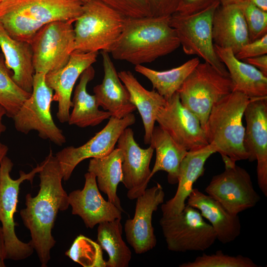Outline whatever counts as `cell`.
<instances>
[{
	"mask_svg": "<svg viewBox=\"0 0 267 267\" xmlns=\"http://www.w3.org/2000/svg\"><path fill=\"white\" fill-rule=\"evenodd\" d=\"M179 267H258L250 258L240 255L233 256L225 254L222 250L215 254H203L193 261L180 264Z\"/></svg>",
	"mask_w": 267,
	"mask_h": 267,
	"instance_id": "836d02e7",
	"label": "cell"
},
{
	"mask_svg": "<svg viewBox=\"0 0 267 267\" xmlns=\"http://www.w3.org/2000/svg\"><path fill=\"white\" fill-rule=\"evenodd\" d=\"M200 63L198 57L193 58L182 65L165 71H157L142 65L135 66L136 72L147 78L153 88L166 100L177 92L185 80Z\"/></svg>",
	"mask_w": 267,
	"mask_h": 267,
	"instance_id": "4dcf8cb0",
	"label": "cell"
},
{
	"mask_svg": "<svg viewBox=\"0 0 267 267\" xmlns=\"http://www.w3.org/2000/svg\"><path fill=\"white\" fill-rule=\"evenodd\" d=\"M250 99L233 91L214 104L209 115L204 130L206 138L221 155L225 167L248 159L243 145L245 129L242 119Z\"/></svg>",
	"mask_w": 267,
	"mask_h": 267,
	"instance_id": "277c9868",
	"label": "cell"
},
{
	"mask_svg": "<svg viewBox=\"0 0 267 267\" xmlns=\"http://www.w3.org/2000/svg\"><path fill=\"white\" fill-rule=\"evenodd\" d=\"M41 164L38 193L35 197L30 193L26 195V207L20 210V215L30 231V241L41 266L45 267L50 259V250L56 242L51 230L57 215L59 211L66 210L69 203L68 195L62 185V173L51 150Z\"/></svg>",
	"mask_w": 267,
	"mask_h": 267,
	"instance_id": "6da1fadb",
	"label": "cell"
},
{
	"mask_svg": "<svg viewBox=\"0 0 267 267\" xmlns=\"http://www.w3.org/2000/svg\"><path fill=\"white\" fill-rule=\"evenodd\" d=\"M214 45L231 49L235 54L249 42V34L243 13L236 3L217 7L212 19Z\"/></svg>",
	"mask_w": 267,
	"mask_h": 267,
	"instance_id": "7402d4cb",
	"label": "cell"
},
{
	"mask_svg": "<svg viewBox=\"0 0 267 267\" xmlns=\"http://www.w3.org/2000/svg\"><path fill=\"white\" fill-rule=\"evenodd\" d=\"M169 16L127 18L123 31L110 52L112 57L135 66L150 63L179 47Z\"/></svg>",
	"mask_w": 267,
	"mask_h": 267,
	"instance_id": "7a4b0ae2",
	"label": "cell"
},
{
	"mask_svg": "<svg viewBox=\"0 0 267 267\" xmlns=\"http://www.w3.org/2000/svg\"><path fill=\"white\" fill-rule=\"evenodd\" d=\"M135 122L133 113L121 119L111 116L106 125L86 143L77 147L69 146L57 152L55 156L59 164L63 179L68 180L76 166L83 160L110 154L122 132Z\"/></svg>",
	"mask_w": 267,
	"mask_h": 267,
	"instance_id": "4fadbf2b",
	"label": "cell"
},
{
	"mask_svg": "<svg viewBox=\"0 0 267 267\" xmlns=\"http://www.w3.org/2000/svg\"><path fill=\"white\" fill-rule=\"evenodd\" d=\"M45 75L35 73L31 95L12 119L18 132L26 134L35 131L41 138L61 146L66 142V137L52 117L50 106L53 90L46 85Z\"/></svg>",
	"mask_w": 267,
	"mask_h": 267,
	"instance_id": "9c48e42d",
	"label": "cell"
},
{
	"mask_svg": "<svg viewBox=\"0 0 267 267\" xmlns=\"http://www.w3.org/2000/svg\"><path fill=\"white\" fill-rule=\"evenodd\" d=\"M246 122L243 140L249 161H257L259 187L267 196V96L251 98L244 111Z\"/></svg>",
	"mask_w": 267,
	"mask_h": 267,
	"instance_id": "9a60e30c",
	"label": "cell"
},
{
	"mask_svg": "<svg viewBox=\"0 0 267 267\" xmlns=\"http://www.w3.org/2000/svg\"><path fill=\"white\" fill-rule=\"evenodd\" d=\"M267 54V34L262 38L250 42L235 54V57L239 60L257 57Z\"/></svg>",
	"mask_w": 267,
	"mask_h": 267,
	"instance_id": "8d00e7d4",
	"label": "cell"
},
{
	"mask_svg": "<svg viewBox=\"0 0 267 267\" xmlns=\"http://www.w3.org/2000/svg\"><path fill=\"white\" fill-rule=\"evenodd\" d=\"M6 115V112L4 108L0 104V136L6 129V126L2 123V118Z\"/></svg>",
	"mask_w": 267,
	"mask_h": 267,
	"instance_id": "7bdbcfd3",
	"label": "cell"
},
{
	"mask_svg": "<svg viewBox=\"0 0 267 267\" xmlns=\"http://www.w3.org/2000/svg\"><path fill=\"white\" fill-rule=\"evenodd\" d=\"M98 54V52L74 51L63 67L45 74L46 85L54 91L52 100L58 102L56 117L60 123L68 122L75 83L82 73L96 61Z\"/></svg>",
	"mask_w": 267,
	"mask_h": 267,
	"instance_id": "ac0fdd59",
	"label": "cell"
},
{
	"mask_svg": "<svg viewBox=\"0 0 267 267\" xmlns=\"http://www.w3.org/2000/svg\"><path fill=\"white\" fill-rule=\"evenodd\" d=\"M186 204L197 209L210 222L220 242L230 243L240 234L241 224L238 215L230 213L218 201L198 188H193Z\"/></svg>",
	"mask_w": 267,
	"mask_h": 267,
	"instance_id": "44dd1931",
	"label": "cell"
},
{
	"mask_svg": "<svg viewBox=\"0 0 267 267\" xmlns=\"http://www.w3.org/2000/svg\"><path fill=\"white\" fill-rule=\"evenodd\" d=\"M152 16H169L177 11L180 0H148Z\"/></svg>",
	"mask_w": 267,
	"mask_h": 267,
	"instance_id": "74e56055",
	"label": "cell"
},
{
	"mask_svg": "<svg viewBox=\"0 0 267 267\" xmlns=\"http://www.w3.org/2000/svg\"><path fill=\"white\" fill-rule=\"evenodd\" d=\"M220 4L222 5L235 3L237 1L241 0H218Z\"/></svg>",
	"mask_w": 267,
	"mask_h": 267,
	"instance_id": "f6af8a7d",
	"label": "cell"
},
{
	"mask_svg": "<svg viewBox=\"0 0 267 267\" xmlns=\"http://www.w3.org/2000/svg\"><path fill=\"white\" fill-rule=\"evenodd\" d=\"M241 61L254 66L267 76V54L248 58Z\"/></svg>",
	"mask_w": 267,
	"mask_h": 267,
	"instance_id": "ab89813d",
	"label": "cell"
},
{
	"mask_svg": "<svg viewBox=\"0 0 267 267\" xmlns=\"http://www.w3.org/2000/svg\"><path fill=\"white\" fill-rule=\"evenodd\" d=\"M217 0H180L176 12L184 15L195 14L206 9Z\"/></svg>",
	"mask_w": 267,
	"mask_h": 267,
	"instance_id": "f35d334b",
	"label": "cell"
},
{
	"mask_svg": "<svg viewBox=\"0 0 267 267\" xmlns=\"http://www.w3.org/2000/svg\"><path fill=\"white\" fill-rule=\"evenodd\" d=\"M95 75L92 66L87 68L81 75L76 86L72 101V111L70 113L68 123L80 128L96 126L111 115L105 110H100L94 95H90L87 90L88 83Z\"/></svg>",
	"mask_w": 267,
	"mask_h": 267,
	"instance_id": "4316f807",
	"label": "cell"
},
{
	"mask_svg": "<svg viewBox=\"0 0 267 267\" xmlns=\"http://www.w3.org/2000/svg\"><path fill=\"white\" fill-rule=\"evenodd\" d=\"M13 163L6 156L0 164V222L4 239L5 259L20 261L30 257L35 250L31 241L19 240L16 235L14 216L16 212L20 184L25 180L32 183L33 179L42 169L40 164L28 173L21 170L20 177L13 179L10 176Z\"/></svg>",
	"mask_w": 267,
	"mask_h": 267,
	"instance_id": "52a82bcc",
	"label": "cell"
},
{
	"mask_svg": "<svg viewBox=\"0 0 267 267\" xmlns=\"http://www.w3.org/2000/svg\"><path fill=\"white\" fill-rule=\"evenodd\" d=\"M219 4L217 0L204 10L191 15L175 12L170 17V24L186 54L197 55L222 74L229 76L215 51L212 38L213 17Z\"/></svg>",
	"mask_w": 267,
	"mask_h": 267,
	"instance_id": "ba28073f",
	"label": "cell"
},
{
	"mask_svg": "<svg viewBox=\"0 0 267 267\" xmlns=\"http://www.w3.org/2000/svg\"><path fill=\"white\" fill-rule=\"evenodd\" d=\"M117 143V148L123 154L122 182L128 189V198L135 199L144 193L151 178L149 166L154 149L150 145L146 149L140 147L134 139L133 130L128 127Z\"/></svg>",
	"mask_w": 267,
	"mask_h": 267,
	"instance_id": "e0dca14e",
	"label": "cell"
},
{
	"mask_svg": "<svg viewBox=\"0 0 267 267\" xmlns=\"http://www.w3.org/2000/svg\"><path fill=\"white\" fill-rule=\"evenodd\" d=\"M123 154L118 148L108 155L102 157L91 158L88 171L96 177L97 187L106 194L108 201L112 203L122 212H124L121 201L117 195V187L122 182L123 174L122 164Z\"/></svg>",
	"mask_w": 267,
	"mask_h": 267,
	"instance_id": "f1b7e54d",
	"label": "cell"
},
{
	"mask_svg": "<svg viewBox=\"0 0 267 267\" xmlns=\"http://www.w3.org/2000/svg\"><path fill=\"white\" fill-rule=\"evenodd\" d=\"M205 192L234 215L254 207L261 199L250 175L236 164L213 176Z\"/></svg>",
	"mask_w": 267,
	"mask_h": 267,
	"instance_id": "7c38bea8",
	"label": "cell"
},
{
	"mask_svg": "<svg viewBox=\"0 0 267 267\" xmlns=\"http://www.w3.org/2000/svg\"><path fill=\"white\" fill-rule=\"evenodd\" d=\"M260 9L267 12V0H248Z\"/></svg>",
	"mask_w": 267,
	"mask_h": 267,
	"instance_id": "b9f144b4",
	"label": "cell"
},
{
	"mask_svg": "<svg viewBox=\"0 0 267 267\" xmlns=\"http://www.w3.org/2000/svg\"><path fill=\"white\" fill-rule=\"evenodd\" d=\"M169 250L176 252L203 251L217 240L211 225L200 212L187 205L178 214L162 216L159 221Z\"/></svg>",
	"mask_w": 267,
	"mask_h": 267,
	"instance_id": "30bf717a",
	"label": "cell"
},
{
	"mask_svg": "<svg viewBox=\"0 0 267 267\" xmlns=\"http://www.w3.org/2000/svg\"><path fill=\"white\" fill-rule=\"evenodd\" d=\"M164 197L163 188L158 183L146 189L136 198L134 218L125 222L124 231L127 241L137 254L145 253L157 244L152 224V215L163 203Z\"/></svg>",
	"mask_w": 267,
	"mask_h": 267,
	"instance_id": "2e32d148",
	"label": "cell"
},
{
	"mask_svg": "<svg viewBox=\"0 0 267 267\" xmlns=\"http://www.w3.org/2000/svg\"><path fill=\"white\" fill-rule=\"evenodd\" d=\"M118 74L141 117L144 129V142L150 144L158 112L166 104V100L155 90L145 89L131 71H121Z\"/></svg>",
	"mask_w": 267,
	"mask_h": 267,
	"instance_id": "484cf974",
	"label": "cell"
},
{
	"mask_svg": "<svg viewBox=\"0 0 267 267\" xmlns=\"http://www.w3.org/2000/svg\"><path fill=\"white\" fill-rule=\"evenodd\" d=\"M232 91L229 76L206 62H200L177 91L181 104L197 117L203 130L214 105Z\"/></svg>",
	"mask_w": 267,
	"mask_h": 267,
	"instance_id": "8992f818",
	"label": "cell"
},
{
	"mask_svg": "<svg viewBox=\"0 0 267 267\" xmlns=\"http://www.w3.org/2000/svg\"><path fill=\"white\" fill-rule=\"evenodd\" d=\"M244 15L248 28L249 42L267 34V12L264 11L248 0L235 3Z\"/></svg>",
	"mask_w": 267,
	"mask_h": 267,
	"instance_id": "e575fe53",
	"label": "cell"
},
{
	"mask_svg": "<svg viewBox=\"0 0 267 267\" xmlns=\"http://www.w3.org/2000/svg\"><path fill=\"white\" fill-rule=\"evenodd\" d=\"M156 122L188 151L198 150L209 145L199 119L181 104L178 92L160 108Z\"/></svg>",
	"mask_w": 267,
	"mask_h": 267,
	"instance_id": "5bb4252c",
	"label": "cell"
},
{
	"mask_svg": "<svg viewBox=\"0 0 267 267\" xmlns=\"http://www.w3.org/2000/svg\"><path fill=\"white\" fill-rule=\"evenodd\" d=\"M7 69L0 61V104L5 109L6 116L12 118L31 93L15 83Z\"/></svg>",
	"mask_w": 267,
	"mask_h": 267,
	"instance_id": "1f68e13d",
	"label": "cell"
},
{
	"mask_svg": "<svg viewBox=\"0 0 267 267\" xmlns=\"http://www.w3.org/2000/svg\"><path fill=\"white\" fill-rule=\"evenodd\" d=\"M85 178L82 189L74 190L68 194L72 214L81 217L85 226L90 228L102 222L121 219L122 212L101 196L95 175L88 172Z\"/></svg>",
	"mask_w": 267,
	"mask_h": 267,
	"instance_id": "d6986e66",
	"label": "cell"
},
{
	"mask_svg": "<svg viewBox=\"0 0 267 267\" xmlns=\"http://www.w3.org/2000/svg\"><path fill=\"white\" fill-rule=\"evenodd\" d=\"M215 51L225 66L233 84V91L250 98L267 96V76L254 66L237 59L231 49L214 45Z\"/></svg>",
	"mask_w": 267,
	"mask_h": 267,
	"instance_id": "cb8c5ba5",
	"label": "cell"
},
{
	"mask_svg": "<svg viewBox=\"0 0 267 267\" xmlns=\"http://www.w3.org/2000/svg\"><path fill=\"white\" fill-rule=\"evenodd\" d=\"M150 145L156 151L151 178L157 172L163 171L168 173L169 183H178L180 165L188 151L177 144L160 126L154 127Z\"/></svg>",
	"mask_w": 267,
	"mask_h": 267,
	"instance_id": "83f0119b",
	"label": "cell"
},
{
	"mask_svg": "<svg viewBox=\"0 0 267 267\" xmlns=\"http://www.w3.org/2000/svg\"><path fill=\"white\" fill-rule=\"evenodd\" d=\"M80 0H1L0 23L13 38L30 42L44 25L76 21L83 11Z\"/></svg>",
	"mask_w": 267,
	"mask_h": 267,
	"instance_id": "3957f363",
	"label": "cell"
},
{
	"mask_svg": "<svg viewBox=\"0 0 267 267\" xmlns=\"http://www.w3.org/2000/svg\"><path fill=\"white\" fill-rule=\"evenodd\" d=\"M215 153L209 145L198 150L188 151L180 165L176 193L173 198L161 205L162 216H175L183 210L194 183L204 174L206 161Z\"/></svg>",
	"mask_w": 267,
	"mask_h": 267,
	"instance_id": "603a6c76",
	"label": "cell"
},
{
	"mask_svg": "<svg viewBox=\"0 0 267 267\" xmlns=\"http://www.w3.org/2000/svg\"><path fill=\"white\" fill-rule=\"evenodd\" d=\"M81 0V1H82L83 3H85V2L88 1L89 0Z\"/></svg>",
	"mask_w": 267,
	"mask_h": 267,
	"instance_id": "bcb514c9",
	"label": "cell"
},
{
	"mask_svg": "<svg viewBox=\"0 0 267 267\" xmlns=\"http://www.w3.org/2000/svg\"><path fill=\"white\" fill-rule=\"evenodd\" d=\"M65 255L85 267H106L100 245L83 235L77 237Z\"/></svg>",
	"mask_w": 267,
	"mask_h": 267,
	"instance_id": "d6a6232c",
	"label": "cell"
},
{
	"mask_svg": "<svg viewBox=\"0 0 267 267\" xmlns=\"http://www.w3.org/2000/svg\"><path fill=\"white\" fill-rule=\"evenodd\" d=\"M128 18L152 16L148 0H98Z\"/></svg>",
	"mask_w": 267,
	"mask_h": 267,
	"instance_id": "d590c367",
	"label": "cell"
},
{
	"mask_svg": "<svg viewBox=\"0 0 267 267\" xmlns=\"http://www.w3.org/2000/svg\"><path fill=\"white\" fill-rule=\"evenodd\" d=\"M104 77L93 89L97 103L111 116L121 119L136 109L132 103L129 92L118 76L109 53L101 51Z\"/></svg>",
	"mask_w": 267,
	"mask_h": 267,
	"instance_id": "ffe728a7",
	"label": "cell"
},
{
	"mask_svg": "<svg viewBox=\"0 0 267 267\" xmlns=\"http://www.w3.org/2000/svg\"><path fill=\"white\" fill-rule=\"evenodd\" d=\"M121 219L102 222L97 227V243L108 255L106 267H127L132 253L122 238Z\"/></svg>",
	"mask_w": 267,
	"mask_h": 267,
	"instance_id": "f546056e",
	"label": "cell"
},
{
	"mask_svg": "<svg viewBox=\"0 0 267 267\" xmlns=\"http://www.w3.org/2000/svg\"><path fill=\"white\" fill-rule=\"evenodd\" d=\"M75 21H56L41 28L30 44L35 73L45 75L63 67L75 50Z\"/></svg>",
	"mask_w": 267,
	"mask_h": 267,
	"instance_id": "8fae6325",
	"label": "cell"
},
{
	"mask_svg": "<svg viewBox=\"0 0 267 267\" xmlns=\"http://www.w3.org/2000/svg\"><path fill=\"white\" fill-rule=\"evenodd\" d=\"M1 0H0V1Z\"/></svg>",
	"mask_w": 267,
	"mask_h": 267,
	"instance_id": "7dc6e473",
	"label": "cell"
},
{
	"mask_svg": "<svg viewBox=\"0 0 267 267\" xmlns=\"http://www.w3.org/2000/svg\"><path fill=\"white\" fill-rule=\"evenodd\" d=\"M5 252L4 239L1 226H0V267H5Z\"/></svg>",
	"mask_w": 267,
	"mask_h": 267,
	"instance_id": "60d3db41",
	"label": "cell"
},
{
	"mask_svg": "<svg viewBox=\"0 0 267 267\" xmlns=\"http://www.w3.org/2000/svg\"><path fill=\"white\" fill-rule=\"evenodd\" d=\"M0 47L6 67L13 71V80L24 90L31 93L35 70L31 44L11 37L0 23Z\"/></svg>",
	"mask_w": 267,
	"mask_h": 267,
	"instance_id": "d4e9b609",
	"label": "cell"
},
{
	"mask_svg": "<svg viewBox=\"0 0 267 267\" xmlns=\"http://www.w3.org/2000/svg\"><path fill=\"white\" fill-rule=\"evenodd\" d=\"M127 17L98 0L83 3L82 13L75 21V50L110 53L119 39Z\"/></svg>",
	"mask_w": 267,
	"mask_h": 267,
	"instance_id": "5b68a950",
	"label": "cell"
},
{
	"mask_svg": "<svg viewBox=\"0 0 267 267\" xmlns=\"http://www.w3.org/2000/svg\"><path fill=\"white\" fill-rule=\"evenodd\" d=\"M8 151L7 145L0 142V164L3 158L6 156Z\"/></svg>",
	"mask_w": 267,
	"mask_h": 267,
	"instance_id": "ee69618b",
	"label": "cell"
}]
</instances>
